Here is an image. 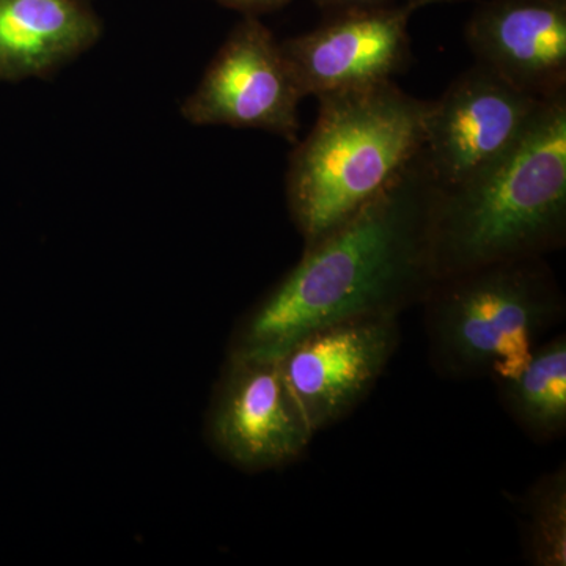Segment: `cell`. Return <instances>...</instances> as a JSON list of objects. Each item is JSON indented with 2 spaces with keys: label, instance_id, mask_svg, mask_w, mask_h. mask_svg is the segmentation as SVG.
<instances>
[{
  "label": "cell",
  "instance_id": "cell-1",
  "mask_svg": "<svg viewBox=\"0 0 566 566\" xmlns=\"http://www.w3.org/2000/svg\"><path fill=\"white\" fill-rule=\"evenodd\" d=\"M439 191L420 150L378 199L304 248L300 263L245 315L229 354L277 359L322 327L400 316L422 303L436 282Z\"/></svg>",
  "mask_w": 566,
  "mask_h": 566
},
{
  "label": "cell",
  "instance_id": "cell-2",
  "mask_svg": "<svg viewBox=\"0 0 566 566\" xmlns=\"http://www.w3.org/2000/svg\"><path fill=\"white\" fill-rule=\"evenodd\" d=\"M431 238L436 281L564 248L566 92L542 104L502 158L439 191Z\"/></svg>",
  "mask_w": 566,
  "mask_h": 566
},
{
  "label": "cell",
  "instance_id": "cell-3",
  "mask_svg": "<svg viewBox=\"0 0 566 566\" xmlns=\"http://www.w3.org/2000/svg\"><path fill=\"white\" fill-rule=\"evenodd\" d=\"M318 118L290 156L286 203L304 248L378 199L424 144L431 102L394 81L318 96Z\"/></svg>",
  "mask_w": 566,
  "mask_h": 566
},
{
  "label": "cell",
  "instance_id": "cell-4",
  "mask_svg": "<svg viewBox=\"0 0 566 566\" xmlns=\"http://www.w3.org/2000/svg\"><path fill=\"white\" fill-rule=\"evenodd\" d=\"M422 304L434 370L450 379L490 376L494 382L523 370L566 308L545 256L439 279Z\"/></svg>",
  "mask_w": 566,
  "mask_h": 566
},
{
  "label": "cell",
  "instance_id": "cell-5",
  "mask_svg": "<svg viewBox=\"0 0 566 566\" xmlns=\"http://www.w3.org/2000/svg\"><path fill=\"white\" fill-rule=\"evenodd\" d=\"M303 98L281 41L259 17H244L181 112L193 125L263 129L296 144Z\"/></svg>",
  "mask_w": 566,
  "mask_h": 566
},
{
  "label": "cell",
  "instance_id": "cell-6",
  "mask_svg": "<svg viewBox=\"0 0 566 566\" xmlns=\"http://www.w3.org/2000/svg\"><path fill=\"white\" fill-rule=\"evenodd\" d=\"M545 102L480 63L465 70L431 102L422 156L436 185L455 188L502 158Z\"/></svg>",
  "mask_w": 566,
  "mask_h": 566
},
{
  "label": "cell",
  "instance_id": "cell-7",
  "mask_svg": "<svg viewBox=\"0 0 566 566\" xmlns=\"http://www.w3.org/2000/svg\"><path fill=\"white\" fill-rule=\"evenodd\" d=\"M314 436L279 357L229 354L208 415V438L219 455L241 471H271L296 463Z\"/></svg>",
  "mask_w": 566,
  "mask_h": 566
},
{
  "label": "cell",
  "instance_id": "cell-8",
  "mask_svg": "<svg viewBox=\"0 0 566 566\" xmlns=\"http://www.w3.org/2000/svg\"><path fill=\"white\" fill-rule=\"evenodd\" d=\"M398 345V316H371L316 329L279 357L286 386L315 434L363 403Z\"/></svg>",
  "mask_w": 566,
  "mask_h": 566
},
{
  "label": "cell",
  "instance_id": "cell-9",
  "mask_svg": "<svg viewBox=\"0 0 566 566\" xmlns=\"http://www.w3.org/2000/svg\"><path fill=\"white\" fill-rule=\"evenodd\" d=\"M446 2L455 0H408L340 11L315 31L281 41L304 98L392 81L411 57L412 17Z\"/></svg>",
  "mask_w": 566,
  "mask_h": 566
},
{
  "label": "cell",
  "instance_id": "cell-10",
  "mask_svg": "<svg viewBox=\"0 0 566 566\" xmlns=\"http://www.w3.org/2000/svg\"><path fill=\"white\" fill-rule=\"evenodd\" d=\"M476 63L520 91L566 92V0H488L465 24Z\"/></svg>",
  "mask_w": 566,
  "mask_h": 566
},
{
  "label": "cell",
  "instance_id": "cell-11",
  "mask_svg": "<svg viewBox=\"0 0 566 566\" xmlns=\"http://www.w3.org/2000/svg\"><path fill=\"white\" fill-rule=\"evenodd\" d=\"M102 29L92 0H0V81L50 76Z\"/></svg>",
  "mask_w": 566,
  "mask_h": 566
},
{
  "label": "cell",
  "instance_id": "cell-12",
  "mask_svg": "<svg viewBox=\"0 0 566 566\" xmlns=\"http://www.w3.org/2000/svg\"><path fill=\"white\" fill-rule=\"evenodd\" d=\"M499 398L517 427L536 442L566 433V337L542 342L520 374L497 381Z\"/></svg>",
  "mask_w": 566,
  "mask_h": 566
},
{
  "label": "cell",
  "instance_id": "cell-13",
  "mask_svg": "<svg viewBox=\"0 0 566 566\" xmlns=\"http://www.w3.org/2000/svg\"><path fill=\"white\" fill-rule=\"evenodd\" d=\"M523 549L534 566L566 565V469L547 472L520 499Z\"/></svg>",
  "mask_w": 566,
  "mask_h": 566
},
{
  "label": "cell",
  "instance_id": "cell-14",
  "mask_svg": "<svg viewBox=\"0 0 566 566\" xmlns=\"http://www.w3.org/2000/svg\"><path fill=\"white\" fill-rule=\"evenodd\" d=\"M222 6L241 11L244 17H260L263 13L282 9L290 0H218Z\"/></svg>",
  "mask_w": 566,
  "mask_h": 566
},
{
  "label": "cell",
  "instance_id": "cell-15",
  "mask_svg": "<svg viewBox=\"0 0 566 566\" xmlns=\"http://www.w3.org/2000/svg\"><path fill=\"white\" fill-rule=\"evenodd\" d=\"M319 9L327 13H340V11L371 9V7L386 6L390 0H315Z\"/></svg>",
  "mask_w": 566,
  "mask_h": 566
}]
</instances>
